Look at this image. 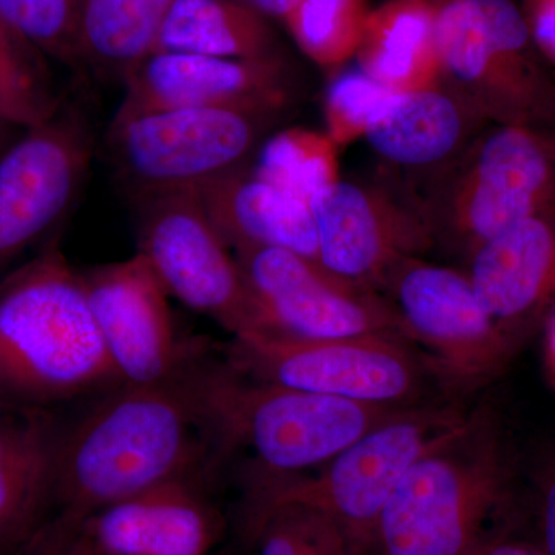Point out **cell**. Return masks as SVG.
<instances>
[{"instance_id": "obj_29", "label": "cell", "mask_w": 555, "mask_h": 555, "mask_svg": "<svg viewBox=\"0 0 555 555\" xmlns=\"http://www.w3.org/2000/svg\"><path fill=\"white\" fill-rule=\"evenodd\" d=\"M257 555H352L338 526L310 507L278 506L251 529Z\"/></svg>"}, {"instance_id": "obj_30", "label": "cell", "mask_w": 555, "mask_h": 555, "mask_svg": "<svg viewBox=\"0 0 555 555\" xmlns=\"http://www.w3.org/2000/svg\"><path fill=\"white\" fill-rule=\"evenodd\" d=\"M393 94L363 72L337 76L324 98L328 138L339 149L366 138L367 130Z\"/></svg>"}, {"instance_id": "obj_32", "label": "cell", "mask_w": 555, "mask_h": 555, "mask_svg": "<svg viewBox=\"0 0 555 555\" xmlns=\"http://www.w3.org/2000/svg\"><path fill=\"white\" fill-rule=\"evenodd\" d=\"M537 49L555 72V0H520Z\"/></svg>"}, {"instance_id": "obj_15", "label": "cell", "mask_w": 555, "mask_h": 555, "mask_svg": "<svg viewBox=\"0 0 555 555\" xmlns=\"http://www.w3.org/2000/svg\"><path fill=\"white\" fill-rule=\"evenodd\" d=\"M94 323L120 383L155 386L178 378L201 345L175 331L166 288L144 257L80 272Z\"/></svg>"}, {"instance_id": "obj_37", "label": "cell", "mask_w": 555, "mask_h": 555, "mask_svg": "<svg viewBox=\"0 0 555 555\" xmlns=\"http://www.w3.org/2000/svg\"><path fill=\"white\" fill-rule=\"evenodd\" d=\"M546 138H547V142H550L551 156H553L554 170H555V137H546Z\"/></svg>"}, {"instance_id": "obj_38", "label": "cell", "mask_w": 555, "mask_h": 555, "mask_svg": "<svg viewBox=\"0 0 555 555\" xmlns=\"http://www.w3.org/2000/svg\"><path fill=\"white\" fill-rule=\"evenodd\" d=\"M76 539H78V537H76ZM78 542H79V540H78ZM79 545H80V543H79ZM80 547H82V545H80ZM82 550H83V553H86V555H98V554L90 553V551H87L86 547H82ZM210 555H222V554L214 553Z\"/></svg>"}, {"instance_id": "obj_35", "label": "cell", "mask_w": 555, "mask_h": 555, "mask_svg": "<svg viewBox=\"0 0 555 555\" xmlns=\"http://www.w3.org/2000/svg\"><path fill=\"white\" fill-rule=\"evenodd\" d=\"M470 555H546L542 547L526 545L521 542H495L480 545Z\"/></svg>"}, {"instance_id": "obj_7", "label": "cell", "mask_w": 555, "mask_h": 555, "mask_svg": "<svg viewBox=\"0 0 555 555\" xmlns=\"http://www.w3.org/2000/svg\"><path fill=\"white\" fill-rule=\"evenodd\" d=\"M224 363L257 382L390 409L426 404L423 393L429 383L438 382L425 357L408 339L386 335L338 339L270 334L232 337Z\"/></svg>"}, {"instance_id": "obj_22", "label": "cell", "mask_w": 555, "mask_h": 555, "mask_svg": "<svg viewBox=\"0 0 555 555\" xmlns=\"http://www.w3.org/2000/svg\"><path fill=\"white\" fill-rule=\"evenodd\" d=\"M438 7L434 0H387L371 9L356 56L361 72L393 93L440 86Z\"/></svg>"}, {"instance_id": "obj_39", "label": "cell", "mask_w": 555, "mask_h": 555, "mask_svg": "<svg viewBox=\"0 0 555 555\" xmlns=\"http://www.w3.org/2000/svg\"><path fill=\"white\" fill-rule=\"evenodd\" d=\"M434 2H447V0H434Z\"/></svg>"}, {"instance_id": "obj_24", "label": "cell", "mask_w": 555, "mask_h": 555, "mask_svg": "<svg viewBox=\"0 0 555 555\" xmlns=\"http://www.w3.org/2000/svg\"><path fill=\"white\" fill-rule=\"evenodd\" d=\"M175 0H80L79 64L126 78L155 50Z\"/></svg>"}, {"instance_id": "obj_13", "label": "cell", "mask_w": 555, "mask_h": 555, "mask_svg": "<svg viewBox=\"0 0 555 555\" xmlns=\"http://www.w3.org/2000/svg\"><path fill=\"white\" fill-rule=\"evenodd\" d=\"M93 155L86 109L61 105L0 149V273L75 203Z\"/></svg>"}, {"instance_id": "obj_12", "label": "cell", "mask_w": 555, "mask_h": 555, "mask_svg": "<svg viewBox=\"0 0 555 555\" xmlns=\"http://www.w3.org/2000/svg\"><path fill=\"white\" fill-rule=\"evenodd\" d=\"M233 254L254 299L258 334L408 339L392 306L378 291L335 275L315 259L276 247H241Z\"/></svg>"}, {"instance_id": "obj_3", "label": "cell", "mask_w": 555, "mask_h": 555, "mask_svg": "<svg viewBox=\"0 0 555 555\" xmlns=\"http://www.w3.org/2000/svg\"><path fill=\"white\" fill-rule=\"evenodd\" d=\"M505 434L492 412H469L455 433L411 466L364 550L377 555H470L511 483Z\"/></svg>"}, {"instance_id": "obj_31", "label": "cell", "mask_w": 555, "mask_h": 555, "mask_svg": "<svg viewBox=\"0 0 555 555\" xmlns=\"http://www.w3.org/2000/svg\"><path fill=\"white\" fill-rule=\"evenodd\" d=\"M13 555H86V553L76 539L75 526L72 521L54 514Z\"/></svg>"}, {"instance_id": "obj_25", "label": "cell", "mask_w": 555, "mask_h": 555, "mask_svg": "<svg viewBox=\"0 0 555 555\" xmlns=\"http://www.w3.org/2000/svg\"><path fill=\"white\" fill-rule=\"evenodd\" d=\"M338 150L326 131L295 127L261 144L250 170L310 203L339 181Z\"/></svg>"}, {"instance_id": "obj_34", "label": "cell", "mask_w": 555, "mask_h": 555, "mask_svg": "<svg viewBox=\"0 0 555 555\" xmlns=\"http://www.w3.org/2000/svg\"><path fill=\"white\" fill-rule=\"evenodd\" d=\"M247 5L248 9L257 11L268 20H278L283 22L288 13L295 9L299 0H238Z\"/></svg>"}, {"instance_id": "obj_20", "label": "cell", "mask_w": 555, "mask_h": 555, "mask_svg": "<svg viewBox=\"0 0 555 555\" xmlns=\"http://www.w3.org/2000/svg\"><path fill=\"white\" fill-rule=\"evenodd\" d=\"M485 122L462 96L440 83L393 94L364 139L390 166L444 171L465 155Z\"/></svg>"}, {"instance_id": "obj_1", "label": "cell", "mask_w": 555, "mask_h": 555, "mask_svg": "<svg viewBox=\"0 0 555 555\" xmlns=\"http://www.w3.org/2000/svg\"><path fill=\"white\" fill-rule=\"evenodd\" d=\"M201 360L163 385L108 390L62 433L54 514L80 520L153 486L203 480L225 459L201 387Z\"/></svg>"}, {"instance_id": "obj_17", "label": "cell", "mask_w": 555, "mask_h": 555, "mask_svg": "<svg viewBox=\"0 0 555 555\" xmlns=\"http://www.w3.org/2000/svg\"><path fill=\"white\" fill-rule=\"evenodd\" d=\"M198 478H179L102 506L75 526L80 545L98 555H210L224 518Z\"/></svg>"}, {"instance_id": "obj_16", "label": "cell", "mask_w": 555, "mask_h": 555, "mask_svg": "<svg viewBox=\"0 0 555 555\" xmlns=\"http://www.w3.org/2000/svg\"><path fill=\"white\" fill-rule=\"evenodd\" d=\"M116 115L160 108H247L286 112L295 76L286 57L233 60L155 51L127 73Z\"/></svg>"}, {"instance_id": "obj_10", "label": "cell", "mask_w": 555, "mask_h": 555, "mask_svg": "<svg viewBox=\"0 0 555 555\" xmlns=\"http://www.w3.org/2000/svg\"><path fill=\"white\" fill-rule=\"evenodd\" d=\"M379 294L444 386L491 382L521 345L486 312L466 272L408 258L387 273Z\"/></svg>"}, {"instance_id": "obj_11", "label": "cell", "mask_w": 555, "mask_h": 555, "mask_svg": "<svg viewBox=\"0 0 555 555\" xmlns=\"http://www.w3.org/2000/svg\"><path fill=\"white\" fill-rule=\"evenodd\" d=\"M137 201V254L170 297L203 313L232 337L258 334L254 299L232 248L210 221L196 190Z\"/></svg>"}, {"instance_id": "obj_33", "label": "cell", "mask_w": 555, "mask_h": 555, "mask_svg": "<svg viewBox=\"0 0 555 555\" xmlns=\"http://www.w3.org/2000/svg\"><path fill=\"white\" fill-rule=\"evenodd\" d=\"M537 511H539L542 550L555 555V454L546 460L537 480Z\"/></svg>"}, {"instance_id": "obj_18", "label": "cell", "mask_w": 555, "mask_h": 555, "mask_svg": "<svg viewBox=\"0 0 555 555\" xmlns=\"http://www.w3.org/2000/svg\"><path fill=\"white\" fill-rule=\"evenodd\" d=\"M467 261V276L486 312L521 343L555 306V207L500 233Z\"/></svg>"}, {"instance_id": "obj_5", "label": "cell", "mask_w": 555, "mask_h": 555, "mask_svg": "<svg viewBox=\"0 0 555 555\" xmlns=\"http://www.w3.org/2000/svg\"><path fill=\"white\" fill-rule=\"evenodd\" d=\"M469 412L436 404L404 409L317 469L248 492V526L278 506L310 507L364 550L393 489L420 456L455 433Z\"/></svg>"}, {"instance_id": "obj_4", "label": "cell", "mask_w": 555, "mask_h": 555, "mask_svg": "<svg viewBox=\"0 0 555 555\" xmlns=\"http://www.w3.org/2000/svg\"><path fill=\"white\" fill-rule=\"evenodd\" d=\"M199 379L225 456L250 454L248 492L317 469L404 411L257 382L224 361H201Z\"/></svg>"}, {"instance_id": "obj_26", "label": "cell", "mask_w": 555, "mask_h": 555, "mask_svg": "<svg viewBox=\"0 0 555 555\" xmlns=\"http://www.w3.org/2000/svg\"><path fill=\"white\" fill-rule=\"evenodd\" d=\"M369 13V0H299L283 24L308 60L335 72L357 56Z\"/></svg>"}, {"instance_id": "obj_40", "label": "cell", "mask_w": 555, "mask_h": 555, "mask_svg": "<svg viewBox=\"0 0 555 555\" xmlns=\"http://www.w3.org/2000/svg\"><path fill=\"white\" fill-rule=\"evenodd\" d=\"M3 126H5V124H3L2 120H0V129H2Z\"/></svg>"}, {"instance_id": "obj_27", "label": "cell", "mask_w": 555, "mask_h": 555, "mask_svg": "<svg viewBox=\"0 0 555 555\" xmlns=\"http://www.w3.org/2000/svg\"><path fill=\"white\" fill-rule=\"evenodd\" d=\"M40 56L0 20V120L5 126L30 129L61 108Z\"/></svg>"}, {"instance_id": "obj_23", "label": "cell", "mask_w": 555, "mask_h": 555, "mask_svg": "<svg viewBox=\"0 0 555 555\" xmlns=\"http://www.w3.org/2000/svg\"><path fill=\"white\" fill-rule=\"evenodd\" d=\"M155 51L233 60L283 56L270 20L238 0H175Z\"/></svg>"}, {"instance_id": "obj_6", "label": "cell", "mask_w": 555, "mask_h": 555, "mask_svg": "<svg viewBox=\"0 0 555 555\" xmlns=\"http://www.w3.org/2000/svg\"><path fill=\"white\" fill-rule=\"evenodd\" d=\"M441 83L486 122L555 127V79L516 0H447L438 7Z\"/></svg>"}, {"instance_id": "obj_19", "label": "cell", "mask_w": 555, "mask_h": 555, "mask_svg": "<svg viewBox=\"0 0 555 555\" xmlns=\"http://www.w3.org/2000/svg\"><path fill=\"white\" fill-rule=\"evenodd\" d=\"M62 430L47 409L0 408V555H13L56 509Z\"/></svg>"}, {"instance_id": "obj_14", "label": "cell", "mask_w": 555, "mask_h": 555, "mask_svg": "<svg viewBox=\"0 0 555 555\" xmlns=\"http://www.w3.org/2000/svg\"><path fill=\"white\" fill-rule=\"evenodd\" d=\"M318 262L335 275L375 288L398 262L437 246L422 203L377 184L341 181L310 201Z\"/></svg>"}, {"instance_id": "obj_21", "label": "cell", "mask_w": 555, "mask_h": 555, "mask_svg": "<svg viewBox=\"0 0 555 555\" xmlns=\"http://www.w3.org/2000/svg\"><path fill=\"white\" fill-rule=\"evenodd\" d=\"M232 250L276 247L318 261L315 219L308 201L258 178L247 167L196 190Z\"/></svg>"}, {"instance_id": "obj_2", "label": "cell", "mask_w": 555, "mask_h": 555, "mask_svg": "<svg viewBox=\"0 0 555 555\" xmlns=\"http://www.w3.org/2000/svg\"><path fill=\"white\" fill-rule=\"evenodd\" d=\"M122 386L82 275L56 244L0 280V408H40Z\"/></svg>"}, {"instance_id": "obj_9", "label": "cell", "mask_w": 555, "mask_h": 555, "mask_svg": "<svg viewBox=\"0 0 555 555\" xmlns=\"http://www.w3.org/2000/svg\"><path fill=\"white\" fill-rule=\"evenodd\" d=\"M423 204L436 243L469 258L478 247L555 207V170L543 131L495 126L481 133Z\"/></svg>"}, {"instance_id": "obj_28", "label": "cell", "mask_w": 555, "mask_h": 555, "mask_svg": "<svg viewBox=\"0 0 555 555\" xmlns=\"http://www.w3.org/2000/svg\"><path fill=\"white\" fill-rule=\"evenodd\" d=\"M80 0H0V20L42 56L79 67Z\"/></svg>"}, {"instance_id": "obj_36", "label": "cell", "mask_w": 555, "mask_h": 555, "mask_svg": "<svg viewBox=\"0 0 555 555\" xmlns=\"http://www.w3.org/2000/svg\"><path fill=\"white\" fill-rule=\"evenodd\" d=\"M547 356H550L551 366L555 371V312L551 318L550 328H547Z\"/></svg>"}, {"instance_id": "obj_8", "label": "cell", "mask_w": 555, "mask_h": 555, "mask_svg": "<svg viewBox=\"0 0 555 555\" xmlns=\"http://www.w3.org/2000/svg\"><path fill=\"white\" fill-rule=\"evenodd\" d=\"M278 113L247 108H160L115 115L109 159L134 199L198 190L248 166Z\"/></svg>"}]
</instances>
